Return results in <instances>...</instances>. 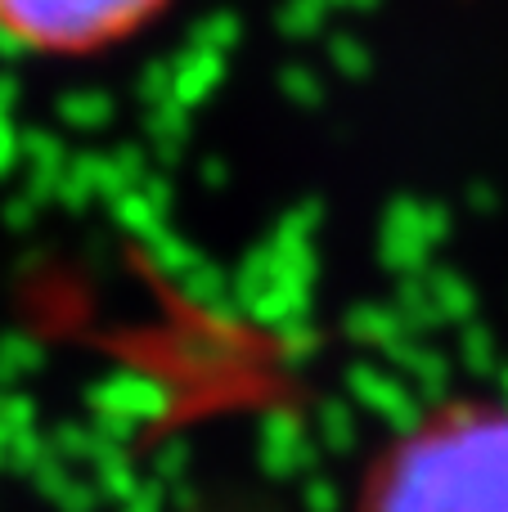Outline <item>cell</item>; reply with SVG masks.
Wrapping results in <instances>:
<instances>
[{"instance_id":"obj_1","label":"cell","mask_w":508,"mask_h":512,"mask_svg":"<svg viewBox=\"0 0 508 512\" xmlns=\"http://www.w3.org/2000/svg\"><path fill=\"white\" fill-rule=\"evenodd\" d=\"M356 512H508V400H441L369 459Z\"/></svg>"},{"instance_id":"obj_2","label":"cell","mask_w":508,"mask_h":512,"mask_svg":"<svg viewBox=\"0 0 508 512\" xmlns=\"http://www.w3.org/2000/svg\"><path fill=\"white\" fill-rule=\"evenodd\" d=\"M176 0H0V45L27 59L86 63L126 50Z\"/></svg>"}]
</instances>
